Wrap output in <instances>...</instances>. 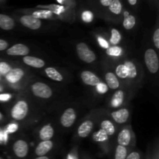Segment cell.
<instances>
[{"mask_svg": "<svg viewBox=\"0 0 159 159\" xmlns=\"http://www.w3.org/2000/svg\"><path fill=\"white\" fill-rule=\"evenodd\" d=\"M15 26V21L9 16L0 13V28L4 30H10Z\"/></svg>", "mask_w": 159, "mask_h": 159, "instance_id": "12", "label": "cell"}, {"mask_svg": "<svg viewBox=\"0 0 159 159\" xmlns=\"http://www.w3.org/2000/svg\"><path fill=\"white\" fill-rule=\"evenodd\" d=\"M12 149H13L15 155L19 158H23L26 157L28 152H29L27 143L23 140H19V141H16L14 143Z\"/></svg>", "mask_w": 159, "mask_h": 159, "instance_id": "6", "label": "cell"}, {"mask_svg": "<svg viewBox=\"0 0 159 159\" xmlns=\"http://www.w3.org/2000/svg\"><path fill=\"white\" fill-rule=\"evenodd\" d=\"M2 90H3L2 87L1 85H0V93H1V92H2Z\"/></svg>", "mask_w": 159, "mask_h": 159, "instance_id": "45", "label": "cell"}, {"mask_svg": "<svg viewBox=\"0 0 159 159\" xmlns=\"http://www.w3.org/2000/svg\"><path fill=\"white\" fill-rule=\"evenodd\" d=\"M67 159H78V158L75 155H74V154H69V155H68Z\"/></svg>", "mask_w": 159, "mask_h": 159, "instance_id": "41", "label": "cell"}, {"mask_svg": "<svg viewBox=\"0 0 159 159\" xmlns=\"http://www.w3.org/2000/svg\"><path fill=\"white\" fill-rule=\"evenodd\" d=\"M2 138H3V137H2V134L1 132H0V141H2V140H3Z\"/></svg>", "mask_w": 159, "mask_h": 159, "instance_id": "43", "label": "cell"}, {"mask_svg": "<svg viewBox=\"0 0 159 159\" xmlns=\"http://www.w3.org/2000/svg\"><path fill=\"white\" fill-rule=\"evenodd\" d=\"M32 92L37 97L48 99L52 96V90L46 84L43 82H36L32 85Z\"/></svg>", "mask_w": 159, "mask_h": 159, "instance_id": "4", "label": "cell"}, {"mask_svg": "<svg viewBox=\"0 0 159 159\" xmlns=\"http://www.w3.org/2000/svg\"><path fill=\"white\" fill-rule=\"evenodd\" d=\"M52 15V12L51 11H47V10H41V11H36L34 12L32 16L37 17V18H43V19H48L50 18Z\"/></svg>", "mask_w": 159, "mask_h": 159, "instance_id": "29", "label": "cell"}, {"mask_svg": "<svg viewBox=\"0 0 159 159\" xmlns=\"http://www.w3.org/2000/svg\"><path fill=\"white\" fill-rule=\"evenodd\" d=\"M11 98L9 94H0V101H8Z\"/></svg>", "mask_w": 159, "mask_h": 159, "instance_id": "39", "label": "cell"}, {"mask_svg": "<svg viewBox=\"0 0 159 159\" xmlns=\"http://www.w3.org/2000/svg\"><path fill=\"white\" fill-rule=\"evenodd\" d=\"M106 81H107V86L110 87L112 89H116L120 85L117 78L112 72H108L106 75Z\"/></svg>", "mask_w": 159, "mask_h": 159, "instance_id": "19", "label": "cell"}, {"mask_svg": "<svg viewBox=\"0 0 159 159\" xmlns=\"http://www.w3.org/2000/svg\"><path fill=\"white\" fill-rule=\"evenodd\" d=\"M11 69L12 68H11V67L7 63H6L4 61L0 62V75H6L10 71Z\"/></svg>", "mask_w": 159, "mask_h": 159, "instance_id": "31", "label": "cell"}, {"mask_svg": "<svg viewBox=\"0 0 159 159\" xmlns=\"http://www.w3.org/2000/svg\"><path fill=\"white\" fill-rule=\"evenodd\" d=\"M35 159H50V158L47 156H40V157H37V158H36Z\"/></svg>", "mask_w": 159, "mask_h": 159, "instance_id": "42", "label": "cell"}, {"mask_svg": "<svg viewBox=\"0 0 159 159\" xmlns=\"http://www.w3.org/2000/svg\"><path fill=\"white\" fill-rule=\"evenodd\" d=\"M93 127V123L90 120H86L82 123L78 129V134L81 138H86L91 133Z\"/></svg>", "mask_w": 159, "mask_h": 159, "instance_id": "15", "label": "cell"}, {"mask_svg": "<svg viewBox=\"0 0 159 159\" xmlns=\"http://www.w3.org/2000/svg\"><path fill=\"white\" fill-rule=\"evenodd\" d=\"M112 33V37L110 39V43H113V44H117L120 43L121 40V35L120 34L119 31L116 29H113L111 31Z\"/></svg>", "mask_w": 159, "mask_h": 159, "instance_id": "28", "label": "cell"}, {"mask_svg": "<svg viewBox=\"0 0 159 159\" xmlns=\"http://www.w3.org/2000/svg\"><path fill=\"white\" fill-rule=\"evenodd\" d=\"M96 89L101 94H104L107 92L108 90V86H107L106 84L102 83V82H99L97 85H96Z\"/></svg>", "mask_w": 159, "mask_h": 159, "instance_id": "33", "label": "cell"}, {"mask_svg": "<svg viewBox=\"0 0 159 159\" xmlns=\"http://www.w3.org/2000/svg\"><path fill=\"white\" fill-rule=\"evenodd\" d=\"M107 138H108V135L102 129L93 134V139L97 142H103L104 141L107 140Z\"/></svg>", "mask_w": 159, "mask_h": 159, "instance_id": "26", "label": "cell"}, {"mask_svg": "<svg viewBox=\"0 0 159 159\" xmlns=\"http://www.w3.org/2000/svg\"><path fill=\"white\" fill-rule=\"evenodd\" d=\"M130 138H131L130 132L127 129H124V130H121L118 135V144H119V145L124 146V147L128 146V144L130 142Z\"/></svg>", "mask_w": 159, "mask_h": 159, "instance_id": "16", "label": "cell"}, {"mask_svg": "<svg viewBox=\"0 0 159 159\" xmlns=\"http://www.w3.org/2000/svg\"><path fill=\"white\" fill-rule=\"evenodd\" d=\"M113 119L118 124H124L127 120L129 117V111L127 109H122L117 111H114L111 113Z\"/></svg>", "mask_w": 159, "mask_h": 159, "instance_id": "14", "label": "cell"}, {"mask_svg": "<svg viewBox=\"0 0 159 159\" xmlns=\"http://www.w3.org/2000/svg\"><path fill=\"white\" fill-rule=\"evenodd\" d=\"M124 20L123 22V26L126 30H130L134 26L136 23V19L133 15H130L127 11L124 12Z\"/></svg>", "mask_w": 159, "mask_h": 159, "instance_id": "18", "label": "cell"}, {"mask_svg": "<svg viewBox=\"0 0 159 159\" xmlns=\"http://www.w3.org/2000/svg\"><path fill=\"white\" fill-rule=\"evenodd\" d=\"M124 102V92L117 91L113 96L111 100V104L113 107H118Z\"/></svg>", "mask_w": 159, "mask_h": 159, "instance_id": "22", "label": "cell"}, {"mask_svg": "<svg viewBox=\"0 0 159 159\" xmlns=\"http://www.w3.org/2000/svg\"><path fill=\"white\" fill-rule=\"evenodd\" d=\"M23 61L26 65L36 68H43L45 65V62L42 59H40L36 57H33V56H24Z\"/></svg>", "mask_w": 159, "mask_h": 159, "instance_id": "13", "label": "cell"}, {"mask_svg": "<svg viewBox=\"0 0 159 159\" xmlns=\"http://www.w3.org/2000/svg\"><path fill=\"white\" fill-rule=\"evenodd\" d=\"M24 75V71L21 68H16L11 69L10 71L6 75V79L10 83H16L19 82Z\"/></svg>", "mask_w": 159, "mask_h": 159, "instance_id": "11", "label": "cell"}, {"mask_svg": "<svg viewBox=\"0 0 159 159\" xmlns=\"http://www.w3.org/2000/svg\"><path fill=\"white\" fill-rule=\"evenodd\" d=\"M28 113V105L25 101H18L11 110V115L13 119L22 120L26 117Z\"/></svg>", "mask_w": 159, "mask_h": 159, "instance_id": "3", "label": "cell"}, {"mask_svg": "<svg viewBox=\"0 0 159 159\" xmlns=\"http://www.w3.org/2000/svg\"><path fill=\"white\" fill-rule=\"evenodd\" d=\"M107 53L110 56H120L122 53V49L120 47H113V48H107Z\"/></svg>", "mask_w": 159, "mask_h": 159, "instance_id": "30", "label": "cell"}, {"mask_svg": "<svg viewBox=\"0 0 159 159\" xmlns=\"http://www.w3.org/2000/svg\"><path fill=\"white\" fill-rule=\"evenodd\" d=\"M144 61L149 71L155 74L158 71L159 61L156 52L153 49H148L144 54Z\"/></svg>", "mask_w": 159, "mask_h": 159, "instance_id": "1", "label": "cell"}, {"mask_svg": "<svg viewBox=\"0 0 159 159\" xmlns=\"http://www.w3.org/2000/svg\"><path fill=\"white\" fill-rule=\"evenodd\" d=\"M116 74L118 77L121 79H125L127 77V71L124 65H118L117 68H116Z\"/></svg>", "mask_w": 159, "mask_h": 159, "instance_id": "27", "label": "cell"}, {"mask_svg": "<svg viewBox=\"0 0 159 159\" xmlns=\"http://www.w3.org/2000/svg\"><path fill=\"white\" fill-rule=\"evenodd\" d=\"M127 156V150L126 147L118 145L115 152L114 159H126Z\"/></svg>", "mask_w": 159, "mask_h": 159, "instance_id": "25", "label": "cell"}, {"mask_svg": "<svg viewBox=\"0 0 159 159\" xmlns=\"http://www.w3.org/2000/svg\"><path fill=\"white\" fill-rule=\"evenodd\" d=\"M153 41L155 48L159 49V29H156L153 34Z\"/></svg>", "mask_w": 159, "mask_h": 159, "instance_id": "34", "label": "cell"}, {"mask_svg": "<svg viewBox=\"0 0 159 159\" xmlns=\"http://www.w3.org/2000/svg\"><path fill=\"white\" fill-rule=\"evenodd\" d=\"M126 159H141V155H140V154L138 152H134L129 154Z\"/></svg>", "mask_w": 159, "mask_h": 159, "instance_id": "35", "label": "cell"}, {"mask_svg": "<svg viewBox=\"0 0 159 159\" xmlns=\"http://www.w3.org/2000/svg\"><path fill=\"white\" fill-rule=\"evenodd\" d=\"M53 142L51 141H44L40 142L35 149V154L38 157L45 156L53 148Z\"/></svg>", "mask_w": 159, "mask_h": 159, "instance_id": "10", "label": "cell"}, {"mask_svg": "<svg viewBox=\"0 0 159 159\" xmlns=\"http://www.w3.org/2000/svg\"><path fill=\"white\" fill-rule=\"evenodd\" d=\"M30 49L23 43H17L7 50V54L11 56H26Z\"/></svg>", "mask_w": 159, "mask_h": 159, "instance_id": "8", "label": "cell"}, {"mask_svg": "<svg viewBox=\"0 0 159 159\" xmlns=\"http://www.w3.org/2000/svg\"><path fill=\"white\" fill-rule=\"evenodd\" d=\"M82 82L85 84L89 85H93L96 86L100 82V79L94 74L89 71H84L81 74Z\"/></svg>", "mask_w": 159, "mask_h": 159, "instance_id": "9", "label": "cell"}, {"mask_svg": "<svg viewBox=\"0 0 159 159\" xmlns=\"http://www.w3.org/2000/svg\"><path fill=\"white\" fill-rule=\"evenodd\" d=\"M20 23L23 26L29 28L30 30H38L41 26V21L40 19L32 15H23L20 18Z\"/></svg>", "mask_w": 159, "mask_h": 159, "instance_id": "5", "label": "cell"}, {"mask_svg": "<svg viewBox=\"0 0 159 159\" xmlns=\"http://www.w3.org/2000/svg\"><path fill=\"white\" fill-rule=\"evenodd\" d=\"M101 129L107 134L108 136L113 135L115 132V127L110 120H103L101 123Z\"/></svg>", "mask_w": 159, "mask_h": 159, "instance_id": "23", "label": "cell"}, {"mask_svg": "<svg viewBox=\"0 0 159 159\" xmlns=\"http://www.w3.org/2000/svg\"><path fill=\"white\" fill-rule=\"evenodd\" d=\"M108 9L114 15H120L122 13L123 3L121 0H113L110 6L108 7Z\"/></svg>", "mask_w": 159, "mask_h": 159, "instance_id": "20", "label": "cell"}, {"mask_svg": "<svg viewBox=\"0 0 159 159\" xmlns=\"http://www.w3.org/2000/svg\"><path fill=\"white\" fill-rule=\"evenodd\" d=\"M53 136H54V129L50 124L45 125L40 130V138L42 141H50Z\"/></svg>", "mask_w": 159, "mask_h": 159, "instance_id": "17", "label": "cell"}, {"mask_svg": "<svg viewBox=\"0 0 159 159\" xmlns=\"http://www.w3.org/2000/svg\"><path fill=\"white\" fill-rule=\"evenodd\" d=\"M79 58L86 63H92L96 60V54L89 48L85 43H79L76 47Z\"/></svg>", "mask_w": 159, "mask_h": 159, "instance_id": "2", "label": "cell"}, {"mask_svg": "<svg viewBox=\"0 0 159 159\" xmlns=\"http://www.w3.org/2000/svg\"><path fill=\"white\" fill-rule=\"evenodd\" d=\"M82 18L83 21L86 22V23H90L93 20V12H90V11H85V12H82Z\"/></svg>", "mask_w": 159, "mask_h": 159, "instance_id": "32", "label": "cell"}, {"mask_svg": "<svg viewBox=\"0 0 159 159\" xmlns=\"http://www.w3.org/2000/svg\"><path fill=\"white\" fill-rule=\"evenodd\" d=\"M76 119L75 111L72 108L67 109L61 117V124L65 127H70L72 126Z\"/></svg>", "mask_w": 159, "mask_h": 159, "instance_id": "7", "label": "cell"}, {"mask_svg": "<svg viewBox=\"0 0 159 159\" xmlns=\"http://www.w3.org/2000/svg\"><path fill=\"white\" fill-rule=\"evenodd\" d=\"M2 118H3V116H2V113H0V121H1L2 120Z\"/></svg>", "mask_w": 159, "mask_h": 159, "instance_id": "44", "label": "cell"}, {"mask_svg": "<svg viewBox=\"0 0 159 159\" xmlns=\"http://www.w3.org/2000/svg\"><path fill=\"white\" fill-rule=\"evenodd\" d=\"M17 128H18V126L16 124H10V125L8 126L7 127V132L8 133H14L15 131H16Z\"/></svg>", "mask_w": 159, "mask_h": 159, "instance_id": "36", "label": "cell"}, {"mask_svg": "<svg viewBox=\"0 0 159 159\" xmlns=\"http://www.w3.org/2000/svg\"><path fill=\"white\" fill-rule=\"evenodd\" d=\"M127 3L131 6H135L138 2V0H127Z\"/></svg>", "mask_w": 159, "mask_h": 159, "instance_id": "40", "label": "cell"}, {"mask_svg": "<svg viewBox=\"0 0 159 159\" xmlns=\"http://www.w3.org/2000/svg\"><path fill=\"white\" fill-rule=\"evenodd\" d=\"M45 72H46L48 77H49L52 80L57 81V82H61L63 80V76L54 68H52V67L47 68L45 69Z\"/></svg>", "mask_w": 159, "mask_h": 159, "instance_id": "21", "label": "cell"}, {"mask_svg": "<svg viewBox=\"0 0 159 159\" xmlns=\"http://www.w3.org/2000/svg\"><path fill=\"white\" fill-rule=\"evenodd\" d=\"M98 40H99V43L101 47H102V48H107V49L109 48V44L105 39L102 38V37H99V38H98Z\"/></svg>", "mask_w": 159, "mask_h": 159, "instance_id": "37", "label": "cell"}, {"mask_svg": "<svg viewBox=\"0 0 159 159\" xmlns=\"http://www.w3.org/2000/svg\"><path fill=\"white\" fill-rule=\"evenodd\" d=\"M7 48H8L7 41H6V40L0 39V51H4V50L6 49Z\"/></svg>", "mask_w": 159, "mask_h": 159, "instance_id": "38", "label": "cell"}, {"mask_svg": "<svg viewBox=\"0 0 159 159\" xmlns=\"http://www.w3.org/2000/svg\"><path fill=\"white\" fill-rule=\"evenodd\" d=\"M126 68L127 71V77L130 78V79H134L136 77L137 75V69L135 67L134 64L131 61H126L124 63Z\"/></svg>", "mask_w": 159, "mask_h": 159, "instance_id": "24", "label": "cell"}]
</instances>
